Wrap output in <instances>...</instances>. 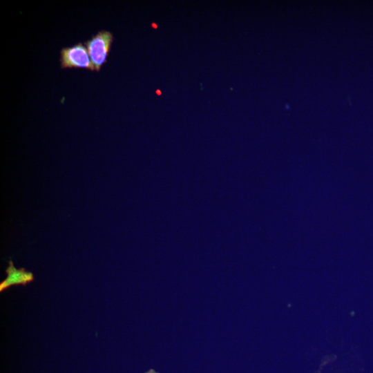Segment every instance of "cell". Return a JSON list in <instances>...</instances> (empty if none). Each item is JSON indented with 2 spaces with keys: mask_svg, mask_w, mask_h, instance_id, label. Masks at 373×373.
Listing matches in <instances>:
<instances>
[{
  "mask_svg": "<svg viewBox=\"0 0 373 373\" xmlns=\"http://www.w3.org/2000/svg\"><path fill=\"white\" fill-rule=\"evenodd\" d=\"M113 36L110 31L101 30L85 42L88 52L96 71L106 62Z\"/></svg>",
  "mask_w": 373,
  "mask_h": 373,
  "instance_id": "6da1fadb",
  "label": "cell"
},
{
  "mask_svg": "<svg viewBox=\"0 0 373 373\" xmlns=\"http://www.w3.org/2000/svg\"><path fill=\"white\" fill-rule=\"evenodd\" d=\"M61 67L82 68L95 70L87 48L82 43L61 50Z\"/></svg>",
  "mask_w": 373,
  "mask_h": 373,
  "instance_id": "7a4b0ae2",
  "label": "cell"
},
{
  "mask_svg": "<svg viewBox=\"0 0 373 373\" xmlns=\"http://www.w3.org/2000/svg\"><path fill=\"white\" fill-rule=\"evenodd\" d=\"M6 273L7 277L0 283L1 292L12 285H26L34 280V275L31 271H28L24 268L17 269L12 260L9 261Z\"/></svg>",
  "mask_w": 373,
  "mask_h": 373,
  "instance_id": "3957f363",
  "label": "cell"
},
{
  "mask_svg": "<svg viewBox=\"0 0 373 373\" xmlns=\"http://www.w3.org/2000/svg\"><path fill=\"white\" fill-rule=\"evenodd\" d=\"M144 373H159V372L155 371L154 369H150Z\"/></svg>",
  "mask_w": 373,
  "mask_h": 373,
  "instance_id": "277c9868",
  "label": "cell"
}]
</instances>
